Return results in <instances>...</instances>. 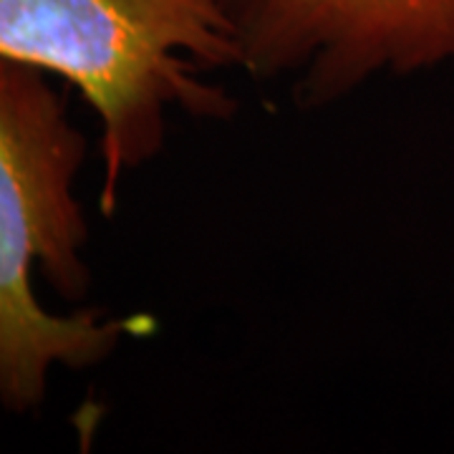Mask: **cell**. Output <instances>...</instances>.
<instances>
[{
	"label": "cell",
	"instance_id": "obj_1",
	"mask_svg": "<svg viewBox=\"0 0 454 454\" xmlns=\"http://www.w3.org/2000/svg\"><path fill=\"white\" fill-rule=\"evenodd\" d=\"M86 152L49 74L0 56V406L11 414L41 409L56 369H94L145 328L98 309L49 310L33 291V268L68 303L91 288L76 197Z\"/></svg>",
	"mask_w": 454,
	"mask_h": 454
},
{
	"label": "cell",
	"instance_id": "obj_2",
	"mask_svg": "<svg viewBox=\"0 0 454 454\" xmlns=\"http://www.w3.org/2000/svg\"><path fill=\"white\" fill-rule=\"evenodd\" d=\"M0 56L76 86L94 109L104 215L162 154L172 116L223 121L238 106L207 82L240 66L217 0H0Z\"/></svg>",
	"mask_w": 454,
	"mask_h": 454
},
{
	"label": "cell",
	"instance_id": "obj_3",
	"mask_svg": "<svg viewBox=\"0 0 454 454\" xmlns=\"http://www.w3.org/2000/svg\"><path fill=\"white\" fill-rule=\"evenodd\" d=\"M253 79L306 109L454 66V0H217Z\"/></svg>",
	"mask_w": 454,
	"mask_h": 454
}]
</instances>
